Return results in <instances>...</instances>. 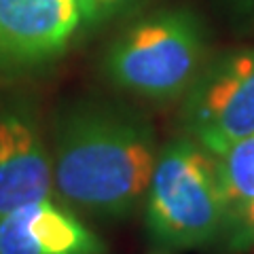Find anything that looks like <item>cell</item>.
I'll use <instances>...</instances> for the list:
<instances>
[{"instance_id": "7", "label": "cell", "mask_w": 254, "mask_h": 254, "mask_svg": "<svg viewBox=\"0 0 254 254\" xmlns=\"http://www.w3.org/2000/svg\"><path fill=\"white\" fill-rule=\"evenodd\" d=\"M104 244L51 197L0 212V254H104Z\"/></svg>"}, {"instance_id": "3", "label": "cell", "mask_w": 254, "mask_h": 254, "mask_svg": "<svg viewBox=\"0 0 254 254\" xmlns=\"http://www.w3.org/2000/svg\"><path fill=\"white\" fill-rule=\"evenodd\" d=\"M144 199L148 233L161 248L190 250L222 240L225 205L216 161L189 136L159 148Z\"/></svg>"}, {"instance_id": "9", "label": "cell", "mask_w": 254, "mask_h": 254, "mask_svg": "<svg viewBox=\"0 0 254 254\" xmlns=\"http://www.w3.org/2000/svg\"><path fill=\"white\" fill-rule=\"evenodd\" d=\"M85 2V13L87 21H104L113 15L123 13L125 9H129L140 0H83Z\"/></svg>"}, {"instance_id": "8", "label": "cell", "mask_w": 254, "mask_h": 254, "mask_svg": "<svg viewBox=\"0 0 254 254\" xmlns=\"http://www.w3.org/2000/svg\"><path fill=\"white\" fill-rule=\"evenodd\" d=\"M214 161L225 205L222 240L229 246L254 210V133L214 155Z\"/></svg>"}, {"instance_id": "4", "label": "cell", "mask_w": 254, "mask_h": 254, "mask_svg": "<svg viewBox=\"0 0 254 254\" xmlns=\"http://www.w3.org/2000/svg\"><path fill=\"white\" fill-rule=\"evenodd\" d=\"M185 136L218 155L254 133V47L208 58L182 95Z\"/></svg>"}, {"instance_id": "11", "label": "cell", "mask_w": 254, "mask_h": 254, "mask_svg": "<svg viewBox=\"0 0 254 254\" xmlns=\"http://www.w3.org/2000/svg\"><path fill=\"white\" fill-rule=\"evenodd\" d=\"M225 9L233 15L235 19L246 21L254 17V0H220Z\"/></svg>"}, {"instance_id": "2", "label": "cell", "mask_w": 254, "mask_h": 254, "mask_svg": "<svg viewBox=\"0 0 254 254\" xmlns=\"http://www.w3.org/2000/svg\"><path fill=\"white\" fill-rule=\"evenodd\" d=\"M208 62V34L185 6L161 9L131 23L104 55V74L117 89L146 100H180Z\"/></svg>"}, {"instance_id": "5", "label": "cell", "mask_w": 254, "mask_h": 254, "mask_svg": "<svg viewBox=\"0 0 254 254\" xmlns=\"http://www.w3.org/2000/svg\"><path fill=\"white\" fill-rule=\"evenodd\" d=\"M83 21V0H0V70L60 58Z\"/></svg>"}, {"instance_id": "10", "label": "cell", "mask_w": 254, "mask_h": 254, "mask_svg": "<svg viewBox=\"0 0 254 254\" xmlns=\"http://www.w3.org/2000/svg\"><path fill=\"white\" fill-rule=\"evenodd\" d=\"M252 246H254V210L250 212V216L246 220V225L242 227V231L231 240L229 248L231 250H248Z\"/></svg>"}, {"instance_id": "1", "label": "cell", "mask_w": 254, "mask_h": 254, "mask_svg": "<svg viewBox=\"0 0 254 254\" xmlns=\"http://www.w3.org/2000/svg\"><path fill=\"white\" fill-rule=\"evenodd\" d=\"M159 144L153 121L129 104L78 98L53 123V193L70 210L125 218L146 197Z\"/></svg>"}, {"instance_id": "6", "label": "cell", "mask_w": 254, "mask_h": 254, "mask_svg": "<svg viewBox=\"0 0 254 254\" xmlns=\"http://www.w3.org/2000/svg\"><path fill=\"white\" fill-rule=\"evenodd\" d=\"M53 193L51 157L30 100L0 93V212Z\"/></svg>"}]
</instances>
